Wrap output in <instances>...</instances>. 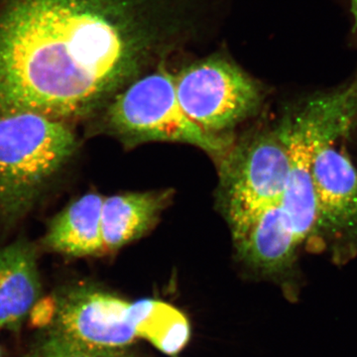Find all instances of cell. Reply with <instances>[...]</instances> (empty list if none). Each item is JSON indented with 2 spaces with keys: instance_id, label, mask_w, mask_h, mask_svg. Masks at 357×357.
Instances as JSON below:
<instances>
[{
  "instance_id": "6da1fadb",
  "label": "cell",
  "mask_w": 357,
  "mask_h": 357,
  "mask_svg": "<svg viewBox=\"0 0 357 357\" xmlns=\"http://www.w3.org/2000/svg\"><path fill=\"white\" fill-rule=\"evenodd\" d=\"M128 0H6L0 6V115L70 122L135 74L145 46Z\"/></svg>"
},
{
  "instance_id": "7a4b0ae2",
  "label": "cell",
  "mask_w": 357,
  "mask_h": 357,
  "mask_svg": "<svg viewBox=\"0 0 357 357\" xmlns=\"http://www.w3.org/2000/svg\"><path fill=\"white\" fill-rule=\"evenodd\" d=\"M77 149L69 122L26 112L0 115V222L22 220Z\"/></svg>"
},
{
  "instance_id": "3957f363",
  "label": "cell",
  "mask_w": 357,
  "mask_h": 357,
  "mask_svg": "<svg viewBox=\"0 0 357 357\" xmlns=\"http://www.w3.org/2000/svg\"><path fill=\"white\" fill-rule=\"evenodd\" d=\"M112 133L129 143L175 141L199 147L220 159L234 141L206 132L183 112L174 75L158 70L134 82L119 93L105 116Z\"/></svg>"
},
{
  "instance_id": "277c9868",
  "label": "cell",
  "mask_w": 357,
  "mask_h": 357,
  "mask_svg": "<svg viewBox=\"0 0 357 357\" xmlns=\"http://www.w3.org/2000/svg\"><path fill=\"white\" fill-rule=\"evenodd\" d=\"M130 302L95 286L74 285L56 296L45 318L42 342L86 357H126L138 340Z\"/></svg>"
},
{
  "instance_id": "5b68a950",
  "label": "cell",
  "mask_w": 357,
  "mask_h": 357,
  "mask_svg": "<svg viewBox=\"0 0 357 357\" xmlns=\"http://www.w3.org/2000/svg\"><path fill=\"white\" fill-rule=\"evenodd\" d=\"M220 162V201L231 234L268 206L281 204L289 157L278 128L234 143Z\"/></svg>"
},
{
  "instance_id": "8992f818",
  "label": "cell",
  "mask_w": 357,
  "mask_h": 357,
  "mask_svg": "<svg viewBox=\"0 0 357 357\" xmlns=\"http://www.w3.org/2000/svg\"><path fill=\"white\" fill-rule=\"evenodd\" d=\"M176 95L185 114L206 132L225 135L256 114L261 91L227 61L211 58L174 75Z\"/></svg>"
},
{
  "instance_id": "52a82bcc",
  "label": "cell",
  "mask_w": 357,
  "mask_h": 357,
  "mask_svg": "<svg viewBox=\"0 0 357 357\" xmlns=\"http://www.w3.org/2000/svg\"><path fill=\"white\" fill-rule=\"evenodd\" d=\"M317 201V229L335 237L357 241V171L333 145L321 149L312 164Z\"/></svg>"
},
{
  "instance_id": "ba28073f",
  "label": "cell",
  "mask_w": 357,
  "mask_h": 357,
  "mask_svg": "<svg viewBox=\"0 0 357 357\" xmlns=\"http://www.w3.org/2000/svg\"><path fill=\"white\" fill-rule=\"evenodd\" d=\"M232 236L239 257L255 271L278 277L292 269L299 243L281 204L268 206Z\"/></svg>"
},
{
  "instance_id": "9c48e42d",
  "label": "cell",
  "mask_w": 357,
  "mask_h": 357,
  "mask_svg": "<svg viewBox=\"0 0 357 357\" xmlns=\"http://www.w3.org/2000/svg\"><path fill=\"white\" fill-rule=\"evenodd\" d=\"M37 255L25 238L0 248V330L18 332L40 299Z\"/></svg>"
},
{
  "instance_id": "30bf717a",
  "label": "cell",
  "mask_w": 357,
  "mask_h": 357,
  "mask_svg": "<svg viewBox=\"0 0 357 357\" xmlns=\"http://www.w3.org/2000/svg\"><path fill=\"white\" fill-rule=\"evenodd\" d=\"M103 197L84 195L54 218L42 239L46 250L70 257L102 255Z\"/></svg>"
},
{
  "instance_id": "8fae6325",
  "label": "cell",
  "mask_w": 357,
  "mask_h": 357,
  "mask_svg": "<svg viewBox=\"0 0 357 357\" xmlns=\"http://www.w3.org/2000/svg\"><path fill=\"white\" fill-rule=\"evenodd\" d=\"M170 199L169 192H126L103 199V253L140 238L153 227Z\"/></svg>"
},
{
  "instance_id": "7c38bea8",
  "label": "cell",
  "mask_w": 357,
  "mask_h": 357,
  "mask_svg": "<svg viewBox=\"0 0 357 357\" xmlns=\"http://www.w3.org/2000/svg\"><path fill=\"white\" fill-rule=\"evenodd\" d=\"M131 321L137 338L158 351L174 356L189 342L191 326L180 310L163 301L143 299L130 303Z\"/></svg>"
},
{
  "instance_id": "4fadbf2b",
  "label": "cell",
  "mask_w": 357,
  "mask_h": 357,
  "mask_svg": "<svg viewBox=\"0 0 357 357\" xmlns=\"http://www.w3.org/2000/svg\"><path fill=\"white\" fill-rule=\"evenodd\" d=\"M26 357H86L77 352L68 351L58 345L38 340L31 351Z\"/></svg>"
},
{
  "instance_id": "5bb4252c",
  "label": "cell",
  "mask_w": 357,
  "mask_h": 357,
  "mask_svg": "<svg viewBox=\"0 0 357 357\" xmlns=\"http://www.w3.org/2000/svg\"><path fill=\"white\" fill-rule=\"evenodd\" d=\"M349 6H351V13L354 18V27L357 33V0H349Z\"/></svg>"
},
{
  "instance_id": "9a60e30c",
  "label": "cell",
  "mask_w": 357,
  "mask_h": 357,
  "mask_svg": "<svg viewBox=\"0 0 357 357\" xmlns=\"http://www.w3.org/2000/svg\"><path fill=\"white\" fill-rule=\"evenodd\" d=\"M0 357H1V349H0Z\"/></svg>"
},
{
  "instance_id": "2e32d148",
  "label": "cell",
  "mask_w": 357,
  "mask_h": 357,
  "mask_svg": "<svg viewBox=\"0 0 357 357\" xmlns=\"http://www.w3.org/2000/svg\"><path fill=\"white\" fill-rule=\"evenodd\" d=\"M126 357H129V356H126Z\"/></svg>"
}]
</instances>
